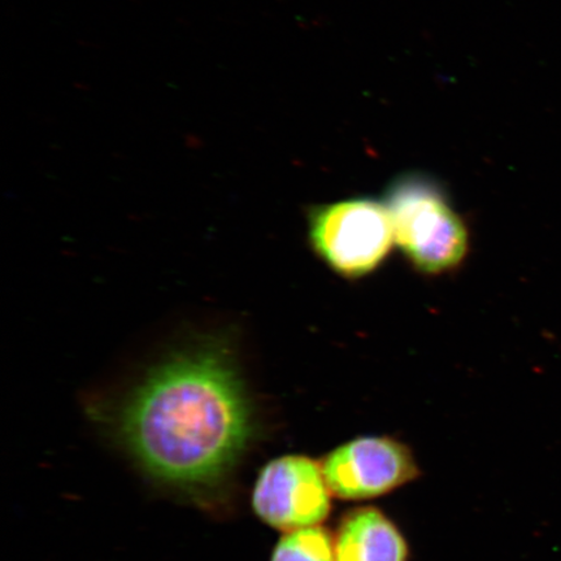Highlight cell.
I'll use <instances>...</instances> for the list:
<instances>
[{
    "label": "cell",
    "instance_id": "cell-4",
    "mask_svg": "<svg viewBox=\"0 0 561 561\" xmlns=\"http://www.w3.org/2000/svg\"><path fill=\"white\" fill-rule=\"evenodd\" d=\"M251 504L263 523L285 533L325 522L332 493L320 462L305 455H285L263 467Z\"/></svg>",
    "mask_w": 561,
    "mask_h": 561
},
{
    "label": "cell",
    "instance_id": "cell-1",
    "mask_svg": "<svg viewBox=\"0 0 561 561\" xmlns=\"http://www.w3.org/2000/svg\"><path fill=\"white\" fill-rule=\"evenodd\" d=\"M255 416L230 342L207 335L174 350L117 407L115 433L151 480L198 501L226 485Z\"/></svg>",
    "mask_w": 561,
    "mask_h": 561
},
{
    "label": "cell",
    "instance_id": "cell-3",
    "mask_svg": "<svg viewBox=\"0 0 561 561\" xmlns=\"http://www.w3.org/2000/svg\"><path fill=\"white\" fill-rule=\"evenodd\" d=\"M307 222L314 254L345 278L366 277L380 268L396 243L385 202L367 196L312 207Z\"/></svg>",
    "mask_w": 561,
    "mask_h": 561
},
{
    "label": "cell",
    "instance_id": "cell-7",
    "mask_svg": "<svg viewBox=\"0 0 561 561\" xmlns=\"http://www.w3.org/2000/svg\"><path fill=\"white\" fill-rule=\"evenodd\" d=\"M270 561H336L334 536L321 525L285 531Z\"/></svg>",
    "mask_w": 561,
    "mask_h": 561
},
{
    "label": "cell",
    "instance_id": "cell-5",
    "mask_svg": "<svg viewBox=\"0 0 561 561\" xmlns=\"http://www.w3.org/2000/svg\"><path fill=\"white\" fill-rule=\"evenodd\" d=\"M333 496L368 501L416 479L419 468L409 447L388 437H362L336 447L321 462Z\"/></svg>",
    "mask_w": 561,
    "mask_h": 561
},
{
    "label": "cell",
    "instance_id": "cell-6",
    "mask_svg": "<svg viewBox=\"0 0 561 561\" xmlns=\"http://www.w3.org/2000/svg\"><path fill=\"white\" fill-rule=\"evenodd\" d=\"M336 561H409V545L380 510L350 511L334 535Z\"/></svg>",
    "mask_w": 561,
    "mask_h": 561
},
{
    "label": "cell",
    "instance_id": "cell-2",
    "mask_svg": "<svg viewBox=\"0 0 561 561\" xmlns=\"http://www.w3.org/2000/svg\"><path fill=\"white\" fill-rule=\"evenodd\" d=\"M398 249L413 268L442 275L466 261L469 233L439 182L421 172H404L385 192Z\"/></svg>",
    "mask_w": 561,
    "mask_h": 561
}]
</instances>
